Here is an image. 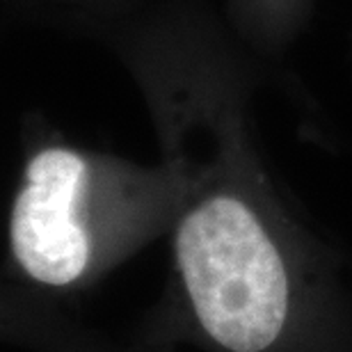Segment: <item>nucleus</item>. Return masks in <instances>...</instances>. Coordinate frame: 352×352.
Instances as JSON below:
<instances>
[{"label":"nucleus","instance_id":"nucleus-1","mask_svg":"<svg viewBox=\"0 0 352 352\" xmlns=\"http://www.w3.org/2000/svg\"><path fill=\"white\" fill-rule=\"evenodd\" d=\"M181 176L170 229L183 325L208 352H350L341 258L284 199L256 144L243 46L204 0H138L98 39Z\"/></svg>","mask_w":352,"mask_h":352},{"label":"nucleus","instance_id":"nucleus-2","mask_svg":"<svg viewBox=\"0 0 352 352\" xmlns=\"http://www.w3.org/2000/svg\"><path fill=\"white\" fill-rule=\"evenodd\" d=\"M183 199L167 160L138 163L62 140L32 146L10 208V254L48 291L89 286L170 234Z\"/></svg>","mask_w":352,"mask_h":352},{"label":"nucleus","instance_id":"nucleus-3","mask_svg":"<svg viewBox=\"0 0 352 352\" xmlns=\"http://www.w3.org/2000/svg\"><path fill=\"white\" fill-rule=\"evenodd\" d=\"M224 23L245 51L277 60L307 30L316 0H227Z\"/></svg>","mask_w":352,"mask_h":352},{"label":"nucleus","instance_id":"nucleus-4","mask_svg":"<svg viewBox=\"0 0 352 352\" xmlns=\"http://www.w3.org/2000/svg\"><path fill=\"white\" fill-rule=\"evenodd\" d=\"M138 0H3L5 10L25 23L101 39Z\"/></svg>","mask_w":352,"mask_h":352},{"label":"nucleus","instance_id":"nucleus-5","mask_svg":"<svg viewBox=\"0 0 352 352\" xmlns=\"http://www.w3.org/2000/svg\"><path fill=\"white\" fill-rule=\"evenodd\" d=\"M350 352H352V350H350Z\"/></svg>","mask_w":352,"mask_h":352}]
</instances>
